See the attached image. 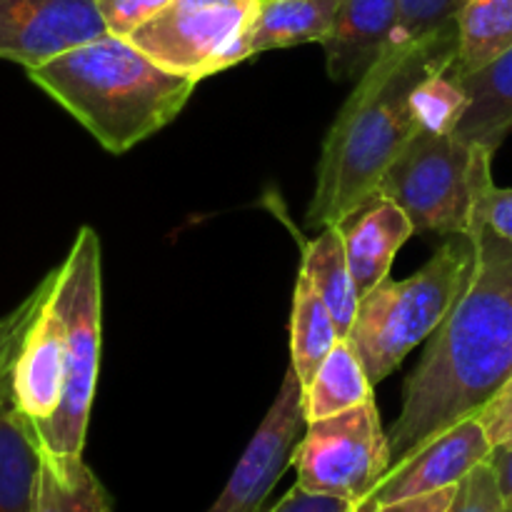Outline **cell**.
<instances>
[{
  "mask_svg": "<svg viewBox=\"0 0 512 512\" xmlns=\"http://www.w3.org/2000/svg\"><path fill=\"white\" fill-rule=\"evenodd\" d=\"M338 0H260L248 28V60L278 48L320 43L330 38Z\"/></svg>",
  "mask_w": 512,
  "mask_h": 512,
  "instance_id": "2e32d148",
  "label": "cell"
},
{
  "mask_svg": "<svg viewBox=\"0 0 512 512\" xmlns=\"http://www.w3.org/2000/svg\"><path fill=\"white\" fill-rule=\"evenodd\" d=\"M390 440L375 398L305 425L293 453L298 488L360 505L388 473Z\"/></svg>",
  "mask_w": 512,
  "mask_h": 512,
  "instance_id": "ba28073f",
  "label": "cell"
},
{
  "mask_svg": "<svg viewBox=\"0 0 512 512\" xmlns=\"http://www.w3.org/2000/svg\"><path fill=\"white\" fill-rule=\"evenodd\" d=\"M300 273L310 280L338 325L340 338H348L358 315L360 295L350 275L343 235L338 225L323 228L313 240H303Z\"/></svg>",
  "mask_w": 512,
  "mask_h": 512,
  "instance_id": "e0dca14e",
  "label": "cell"
},
{
  "mask_svg": "<svg viewBox=\"0 0 512 512\" xmlns=\"http://www.w3.org/2000/svg\"><path fill=\"white\" fill-rule=\"evenodd\" d=\"M308 425L303 408V383L293 368L285 373L278 398L270 405L268 415L253 440L245 448L243 458L235 465L233 475L225 483L208 512H260L273 493L285 468L293 465L295 445L300 430Z\"/></svg>",
  "mask_w": 512,
  "mask_h": 512,
  "instance_id": "9c48e42d",
  "label": "cell"
},
{
  "mask_svg": "<svg viewBox=\"0 0 512 512\" xmlns=\"http://www.w3.org/2000/svg\"><path fill=\"white\" fill-rule=\"evenodd\" d=\"M270 512H353V503L340 498H328V495L305 493V490L295 485Z\"/></svg>",
  "mask_w": 512,
  "mask_h": 512,
  "instance_id": "f1b7e54d",
  "label": "cell"
},
{
  "mask_svg": "<svg viewBox=\"0 0 512 512\" xmlns=\"http://www.w3.org/2000/svg\"><path fill=\"white\" fill-rule=\"evenodd\" d=\"M478 420L483 423L493 448L495 445L510 443L512 440V378L498 390V395H495L493 400H488V403L480 408Z\"/></svg>",
  "mask_w": 512,
  "mask_h": 512,
  "instance_id": "4316f807",
  "label": "cell"
},
{
  "mask_svg": "<svg viewBox=\"0 0 512 512\" xmlns=\"http://www.w3.org/2000/svg\"><path fill=\"white\" fill-rule=\"evenodd\" d=\"M458 53V20L435 33L388 48L355 83V90L325 135L313 200L305 225L330 228L375 195L385 170L418 133L413 90L438 70H450Z\"/></svg>",
  "mask_w": 512,
  "mask_h": 512,
  "instance_id": "3957f363",
  "label": "cell"
},
{
  "mask_svg": "<svg viewBox=\"0 0 512 512\" xmlns=\"http://www.w3.org/2000/svg\"><path fill=\"white\" fill-rule=\"evenodd\" d=\"M358 295H368L390 278L398 250L415 233L413 220L395 200L375 193L338 223Z\"/></svg>",
  "mask_w": 512,
  "mask_h": 512,
  "instance_id": "7c38bea8",
  "label": "cell"
},
{
  "mask_svg": "<svg viewBox=\"0 0 512 512\" xmlns=\"http://www.w3.org/2000/svg\"><path fill=\"white\" fill-rule=\"evenodd\" d=\"M470 265L473 240L455 235L435 250L418 273L405 280H383L360 298L348 338L373 385L383 383L410 350L443 325L463 293Z\"/></svg>",
  "mask_w": 512,
  "mask_h": 512,
  "instance_id": "5b68a950",
  "label": "cell"
},
{
  "mask_svg": "<svg viewBox=\"0 0 512 512\" xmlns=\"http://www.w3.org/2000/svg\"><path fill=\"white\" fill-rule=\"evenodd\" d=\"M38 473V435L15 403L8 370L0 378V512H35Z\"/></svg>",
  "mask_w": 512,
  "mask_h": 512,
  "instance_id": "5bb4252c",
  "label": "cell"
},
{
  "mask_svg": "<svg viewBox=\"0 0 512 512\" xmlns=\"http://www.w3.org/2000/svg\"><path fill=\"white\" fill-rule=\"evenodd\" d=\"M105 33L98 0H0V60L25 70Z\"/></svg>",
  "mask_w": 512,
  "mask_h": 512,
  "instance_id": "30bf717a",
  "label": "cell"
},
{
  "mask_svg": "<svg viewBox=\"0 0 512 512\" xmlns=\"http://www.w3.org/2000/svg\"><path fill=\"white\" fill-rule=\"evenodd\" d=\"M483 230L512 243V188L493 185L488 190L483 203Z\"/></svg>",
  "mask_w": 512,
  "mask_h": 512,
  "instance_id": "83f0119b",
  "label": "cell"
},
{
  "mask_svg": "<svg viewBox=\"0 0 512 512\" xmlns=\"http://www.w3.org/2000/svg\"><path fill=\"white\" fill-rule=\"evenodd\" d=\"M168 3L170 0H98V10L110 35L130 38Z\"/></svg>",
  "mask_w": 512,
  "mask_h": 512,
  "instance_id": "484cf974",
  "label": "cell"
},
{
  "mask_svg": "<svg viewBox=\"0 0 512 512\" xmlns=\"http://www.w3.org/2000/svg\"><path fill=\"white\" fill-rule=\"evenodd\" d=\"M373 380L368 378L358 350L350 338H340L338 345L330 350L325 363L320 365L315 378L303 388L305 420L330 418L343 410L355 408L365 400L375 398Z\"/></svg>",
  "mask_w": 512,
  "mask_h": 512,
  "instance_id": "ac0fdd59",
  "label": "cell"
},
{
  "mask_svg": "<svg viewBox=\"0 0 512 512\" xmlns=\"http://www.w3.org/2000/svg\"><path fill=\"white\" fill-rule=\"evenodd\" d=\"M455 488H445L438 490V493H428V495H418V498H408V500H398V503H388V505H378L373 512H445L450 508L455 498Z\"/></svg>",
  "mask_w": 512,
  "mask_h": 512,
  "instance_id": "f546056e",
  "label": "cell"
},
{
  "mask_svg": "<svg viewBox=\"0 0 512 512\" xmlns=\"http://www.w3.org/2000/svg\"><path fill=\"white\" fill-rule=\"evenodd\" d=\"M488 463L493 465L495 478H498L500 493H503L505 508L512 512V440L510 443L495 445L493 453H490Z\"/></svg>",
  "mask_w": 512,
  "mask_h": 512,
  "instance_id": "4dcf8cb0",
  "label": "cell"
},
{
  "mask_svg": "<svg viewBox=\"0 0 512 512\" xmlns=\"http://www.w3.org/2000/svg\"><path fill=\"white\" fill-rule=\"evenodd\" d=\"M45 278L48 288L10 365V385L40 450L83 458L103 343L98 233L83 225L63 263Z\"/></svg>",
  "mask_w": 512,
  "mask_h": 512,
  "instance_id": "7a4b0ae2",
  "label": "cell"
},
{
  "mask_svg": "<svg viewBox=\"0 0 512 512\" xmlns=\"http://www.w3.org/2000/svg\"><path fill=\"white\" fill-rule=\"evenodd\" d=\"M445 512H508L495 470L488 460L460 480L453 503Z\"/></svg>",
  "mask_w": 512,
  "mask_h": 512,
  "instance_id": "cb8c5ba5",
  "label": "cell"
},
{
  "mask_svg": "<svg viewBox=\"0 0 512 512\" xmlns=\"http://www.w3.org/2000/svg\"><path fill=\"white\" fill-rule=\"evenodd\" d=\"M490 453H493V443L478 415L460 420L458 425L440 433L413 455L395 463L375 485L373 493L363 503L355 505L353 512H373L378 505L455 488L470 470L485 463Z\"/></svg>",
  "mask_w": 512,
  "mask_h": 512,
  "instance_id": "8fae6325",
  "label": "cell"
},
{
  "mask_svg": "<svg viewBox=\"0 0 512 512\" xmlns=\"http://www.w3.org/2000/svg\"><path fill=\"white\" fill-rule=\"evenodd\" d=\"M25 73L113 155L128 153L173 123L198 85L110 33Z\"/></svg>",
  "mask_w": 512,
  "mask_h": 512,
  "instance_id": "277c9868",
  "label": "cell"
},
{
  "mask_svg": "<svg viewBox=\"0 0 512 512\" xmlns=\"http://www.w3.org/2000/svg\"><path fill=\"white\" fill-rule=\"evenodd\" d=\"M35 512H113V498L83 458H55L40 450Z\"/></svg>",
  "mask_w": 512,
  "mask_h": 512,
  "instance_id": "44dd1931",
  "label": "cell"
},
{
  "mask_svg": "<svg viewBox=\"0 0 512 512\" xmlns=\"http://www.w3.org/2000/svg\"><path fill=\"white\" fill-rule=\"evenodd\" d=\"M465 3H468V0H465Z\"/></svg>",
  "mask_w": 512,
  "mask_h": 512,
  "instance_id": "1f68e13d",
  "label": "cell"
},
{
  "mask_svg": "<svg viewBox=\"0 0 512 512\" xmlns=\"http://www.w3.org/2000/svg\"><path fill=\"white\" fill-rule=\"evenodd\" d=\"M400 0H338L330 38L325 40L328 75L338 83H358L393 43Z\"/></svg>",
  "mask_w": 512,
  "mask_h": 512,
  "instance_id": "4fadbf2b",
  "label": "cell"
},
{
  "mask_svg": "<svg viewBox=\"0 0 512 512\" xmlns=\"http://www.w3.org/2000/svg\"><path fill=\"white\" fill-rule=\"evenodd\" d=\"M465 0H400V20L390 48H403L458 20Z\"/></svg>",
  "mask_w": 512,
  "mask_h": 512,
  "instance_id": "603a6c76",
  "label": "cell"
},
{
  "mask_svg": "<svg viewBox=\"0 0 512 512\" xmlns=\"http://www.w3.org/2000/svg\"><path fill=\"white\" fill-rule=\"evenodd\" d=\"M470 240L463 293L405 380L403 410L388 433L393 465L478 415L512 378V243L490 230Z\"/></svg>",
  "mask_w": 512,
  "mask_h": 512,
  "instance_id": "6da1fadb",
  "label": "cell"
},
{
  "mask_svg": "<svg viewBox=\"0 0 512 512\" xmlns=\"http://www.w3.org/2000/svg\"><path fill=\"white\" fill-rule=\"evenodd\" d=\"M468 103L470 100L463 83L448 70H438V73L420 80L418 88L413 90V98H410L418 130L435 135L455 133L465 110H468Z\"/></svg>",
  "mask_w": 512,
  "mask_h": 512,
  "instance_id": "7402d4cb",
  "label": "cell"
},
{
  "mask_svg": "<svg viewBox=\"0 0 512 512\" xmlns=\"http://www.w3.org/2000/svg\"><path fill=\"white\" fill-rule=\"evenodd\" d=\"M260 0H170L130 43L165 70L205 80L248 60L245 38Z\"/></svg>",
  "mask_w": 512,
  "mask_h": 512,
  "instance_id": "52a82bcc",
  "label": "cell"
},
{
  "mask_svg": "<svg viewBox=\"0 0 512 512\" xmlns=\"http://www.w3.org/2000/svg\"><path fill=\"white\" fill-rule=\"evenodd\" d=\"M45 288H48V278L40 280L38 288H35L28 298L20 300L8 315L0 318V378H3V375L10 370V365H13L20 343H23L25 330H28L30 320H33L40 300H43Z\"/></svg>",
  "mask_w": 512,
  "mask_h": 512,
  "instance_id": "d4e9b609",
  "label": "cell"
},
{
  "mask_svg": "<svg viewBox=\"0 0 512 512\" xmlns=\"http://www.w3.org/2000/svg\"><path fill=\"white\" fill-rule=\"evenodd\" d=\"M495 153L458 135L418 133L385 170L375 193L395 200L418 233L473 238L483 230V203L493 188Z\"/></svg>",
  "mask_w": 512,
  "mask_h": 512,
  "instance_id": "8992f818",
  "label": "cell"
},
{
  "mask_svg": "<svg viewBox=\"0 0 512 512\" xmlns=\"http://www.w3.org/2000/svg\"><path fill=\"white\" fill-rule=\"evenodd\" d=\"M340 333L310 280L298 273L293 290V313H290V368L305 385L315 378L320 365L338 345Z\"/></svg>",
  "mask_w": 512,
  "mask_h": 512,
  "instance_id": "ffe728a7",
  "label": "cell"
},
{
  "mask_svg": "<svg viewBox=\"0 0 512 512\" xmlns=\"http://www.w3.org/2000/svg\"><path fill=\"white\" fill-rule=\"evenodd\" d=\"M458 80L470 103L455 135L465 143L498 153L512 133V45L483 70Z\"/></svg>",
  "mask_w": 512,
  "mask_h": 512,
  "instance_id": "9a60e30c",
  "label": "cell"
},
{
  "mask_svg": "<svg viewBox=\"0 0 512 512\" xmlns=\"http://www.w3.org/2000/svg\"><path fill=\"white\" fill-rule=\"evenodd\" d=\"M512 45V0H468L458 15V53L448 73L468 78Z\"/></svg>",
  "mask_w": 512,
  "mask_h": 512,
  "instance_id": "d6986e66",
  "label": "cell"
}]
</instances>
